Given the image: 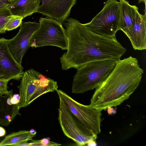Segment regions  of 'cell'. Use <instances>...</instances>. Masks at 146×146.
<instances>
[{
  "label": "cell",
  "mask_w": 146,
  "mask_h": 146,
  "mask_svg": "<svg viewBox=\"0 0 146 146\" xmlns=\"http://www.w3.org/2000/svg\"><path fill=\"white\" fill-rule=\"evenodd\" d=\"M11 97H9V98H8L7 99V103L10 105H13L12 104L11 101Z\"/></svg>",
  "instance_id": "26"
},
{
  "label": "cell",
  "mask_w": 146,
  "mask_h": 146,
  "mask_svg": "<svg viewBox=\"0 0 146 146\" xmlns=\"http://www.w3.org/2000/svg\"><path fill=\"white\" fill-rule=\"evenodd\" d=\"M23 67L19 64L11 53L7 39L0 38V78L9 81L21 78L24 72Z\"/></svg>",
  "instance_id": "10"
},
{
  "label": "cell",
  "mask_w": 146,
  "mask_h": 146,
  "mask_svg": "<svg viewBox=\"0 0 146 146\" xmlns=\"http://www.w3.org/2000/svg\"><path fill=\"white\" fill-rule=\"evenodd\" d=\"M31 141V142L27 143V146H56L61 145V144L50 141L47 138H44L38 140L32 139Z\"/></svg>",
  "instance_id": "19"
},
{
  "label": "cell",
  "mask_w": 146,
  "mask_h": 146,
  "mask_svg": "<svg viewBox=\"0 0 146 146\" xmlns=\"http://www.w3.org/2000/svg\"><path fill=\"white\" fill-rule=\"evenodd\" d=\"M23 19L20 16L12 15L5 25V31L12 30L20 26Z\"/></svg>",
  "instance_id": "18"
},
{
  "label": "cell",
  "mask_w": 146,
  "mask_h": 146,
  "mask_svg": "<svg viewBox=\"0 0 146 146\" xmlns=\"http://www.w3.org/2000/svg\"><path fill=\"white\" fill-rule=\"evenodd\" d=\"M139 3H140L141 2H143L145 3V5H146V0H137Z\"/></svg>",
  "instance_id": "28"
},
{
  "label": "cell",
  "mask_w": 146,
  "mask_h": 146,
  "mask_svg": "<svg viewBox=\"0 0 146 146\" xmlns=\"http://www.w3.org/2000/svg\"><path fill=\"white\" fill-rule=\"evenodd\" d=\"M144 15L139 13L132 27L125 34L135 50L146 49V9Z\"/></svg>",
  "instance_id": "12"
},
{
  "label": "cell",
  "mask_w": 146,
  "mask_h": 146,
  "mask_svg": "<svg viewBox=\"0 0 146 146\" xmlns=\"http://www.w3.org/2000/svg\"><path fill=\"white\" fill-rule=\"evenodd\" d=\"M12 96L15 99L19 100L20 96L19 95V94H15L13 95Z\"/></svg>",
  "instance_id": "25"
},
{
  "label": "cell",
  "mask_w": 146,
  "mask_h": 146,
  "mask_svg": "<svg viewBox=\"0 0 146 146\" xmlns=\"http://www.w3.org/2000/svg\"><path fill=\"white\" fill-rule=\"evenodd\" d=\"M120 16L119 30L125 34L133 26L139 13L138 8L135 5L129 4L125 0L119 1Z\"/></svg>",
  "instance_id": "13"
},
{
  "label": "cell",
  "mask_w": 146,
  "mask_h": 146,
  "mask_svg": "<svg viewBox=\"0 0 146 146\" xmlns=\"http://www.w3.org/2000/svg\"><path fill=\"white\" fill-rule=\"evenodd\" d=\"M39 26L31 40V47L52 46L67 50V37L62 24L52 18L40 17Z\"/></svg>",
  "instance_id": "6"
},
{
  "label": "cell",
  "mask_w": 146,
  "mask_h": 146,
  "mask_svg": "<svg viewBox=\"0 0 146 146\" xmlns=\"http://www.w3.org/2000/svg\"><path fill=\"white\" fill-rule=\"evenodd\" d=\"M6 133L5 129L2 127L0 126V137L4 136Z\"/></svg>",
  "instance_id": "23"
},
{
  "label": "cell",
  "mask_w": 146,
  "mask_h": 146,
  "mask_svg": "<svg viewBox=\"0 0 146 146\" xmlns=\"http://www.w3.org/2000/svg\"><path fill=\"white\" fill-rule=\"evenodd\" d=\"M143 73L136 58L130 56L118 61L96 88L90 104L102 110L120 105L137 88Z\"/></svg>",
  "instance_id": "2"
},
{
  "label": "cell",
  "mask_w": 146,
  "mask_h": 146,
  "mask_svg": "<svg viewBox=\"0 0 146 146\" xmlns=\"http://www.w3.org/2000/svg\"><path fill=\"white\" fill-rule=\"evenodd\" d=\"M12 15L7 7L0 9V33H5V25Z\"/></svg>",
  "instance_id": "17"
},
{
  "label": "cell",
  "mask_w": 146,
  "mask_h": 146,
  "mask_svg": "<svg viewBox=\"0 0 146 146\" xmlns=\"http://www.w3.org/2000/svg\"><path fill=\"white\" fill-rule=\"evenodd\" d=\"M56 91L59 100L90 133L94 135L100 133L102 110L95 108L91 104H82L60 90L57 89Z\"/></svg>",
  "instance_id": "5"
},
{
  "label": "cell",
  "mask_w": 146,
  "mask_h": 146,
  "mask_svg": "<svg viewBox=\"0 0 146 146\" xmlns=\"http://www.w3.org/2000/svg\"><path fill=\"white\" fill-rule=\"evenodd\" d=\"M117 62L111 60L95 61L77 69L72 84V93L82 94L96 88L112 71Z\"/></svg>",
  "instance_id": "3"
},
{
  "label": "cell",
  "mask_w": 146,
  "mask_h": 146,
  "mask_svg": "<svg viewBox=\"0 0 146 146\" xmlns=\"http://www.w3.org/2000/svg\"><path fill=\"white\" fill-rule=\"evenodd\" d=\"M96 140H93L90 141L87 144L88 146H96L97 143L95 141Z\"/></svg>",
  "instance_id": "24"
},
{
  "label": "cell",
  "mask_w": 146,
  "mask_h": 146,
  "mask_svg": "<svg viewBox=\"0 0 146 146\" xmlns=\"http://www.w3.org/2000/svg\"><path fill=\"white\" fill-rule=\"evenodd\" d=\"M119 1H121V0H119Z\"/></svg>",
  "instance_id": "29"
},
{
  "label": "cell",
  "mask_w": 146,
  "mask_h": 146,
  "mask_svg": "<svg viewBox=\"0 0 146 146\" xmlns=\"http://www.w3.org/2000/svg\"><path fill=\"white\" fill-rule=\"evenodd\" d=\"M39 24L35 22L22 21L17 34L11 39H7L11 53L16 62L21 65L23 57L31 47V39Z\"/></svg>",
  "instance_id": "9"
},
{
  "label": "cell",
  "mask_w": 146,
  "mask_h": 146,
  "mask_svg": "<svg viewBox=\"0 0 146 146\" xmlns=\"http://www.w3.org/2000/svg\"><path fill=\"white\" fill-rule=\"evenodd\" d=\"M36 135L31 133L29 131L22 130L13 132L6 136L0 143V146H16L20 143L31 140Z\"/></svg>",
  "instance_id": "16"
},
{
  "label": "cell",
  "mask_w": 146,
  "mask_h": 146,
  "mask_svg": "<svg viewBox=\"0 0 146 146\" xmlns=\"http://www.w3.org/2000/svg\"><path fill=\"white\" fill-rule=\"evenodd\" d=\"M18 87L19 102L17 104L19 109L25 107L41 95L53 92L57 89L56 82L33 69L24 72Z\"/></svg>",
  "instance_id": "4"
},
{
  "label": "cell",
  "mask_w": 146,
  "mask_h": 146,
  "mask_svg": "<svg viewBox=\"0 0 146 146\" xmlns=\"http://www.w3.org/2000/svg\"><path fill=\"white\" fill-rule=\"evenodd\" d=\"M11 0H0V9L7 7Z\"/></svg>",
  "instance_id": "21"
},
{
  "label": "cell",
  "mask_w": 146,
  "mask_h": 146,
  "mask_svg": "<svg viewBox=\"0 0 146 146\" xmlns=\"http://www.w3.org/2000/svg\"><path fill=\"white\" fill-rule=\"evenodd\" d=\"M63 23L68 43L66 52L60 57L61 68L77 69L88 63L111 60L117 61L126 49L116 37L102 36L90 31L78 21L71 18Z\"/></svg>",
  "instance_id": "1"
},
{
  "label": "cell",
  "mask_w": 146,
  "mask_h": 146,
  "mask_svg": "<svg viewBox=\"0 0 146 146\" xmlns=\"http://www.w3.org/2000/svg\"><path fill=\"white\" fill-rule=\"evenodd\" d=\"M9 80L3 78H0V94L9 95L12 97L13 91L7 90V83Z\"/></svg>",
  "instance_id": "20"
},
{
  "label": "cell",
  "mask_w": 146,
  "mask_h": 146,
  "mask_svg": "<svg viewBox=\"0 0 146 146\" xmlns=\"http://www.w3.org/2000/svg\"><path fill=\"white\" fill-rule=\"evenodd\" d=\"M36 12L54 19L62 24L69 16L76 0H40Z\"/></svg>",
  "instance_id": "11"
},
{
  "label": "cell",
  "mask_w": 146,
  "mask_h": 146,
  "mask_svg": "<svg viewBox=\"0 0 146 146\" xmlns=\"http://www.w3.org/2000/svg\"><path fill=\"white\" fill-rule=\"evenodd\" d=\"M9 97L11 96L0 94V125L5 126L10 124L17 115L20 114L17 104L10 105L7 103Z\"/></svg>",
  "instance_id": "15"
},
{
  "label": "cell",
  "mask_w": 146,
  "mask_h": 146,
  "mask_svg": "<svg viewBox=\"0 0 146 146\" xmlns=\"http://www.w3.org/2000/svg\"><path fill=\"white\" fill-rule=\"evenodd\" d=\"M120 3L116 0H107L102 10L89 23L83 24L90 31L99 35L115 38L119 30Z\"/></svg>",
  "instance_id": "7"
},
{
  "label": "cell",
  "mask_w": 146,
  "mask_h": 146,
  "mask_svg": "<svg viewBox=\"0 0 146 146\" xmlns=\"http://www.w3.org/2000/svg\"><path fill=\"white\" fill-rule=\"evenodd\" d=\"M11 101L12 105L17 104H18L20 102L19 99H15L12 96L11 98Z\"/></svg>",
  "instance_id": "22"
},
{
  "label": "cell",
  "mask_w": 146,
  "mask_h": 146,
  "mask_svg": "<svg viewBox=\"0 0 146 146\" xmlns=\"http://www.w3.org/2000/svg\"><path fill=\"white\" fill-rule=\"evenodd\" d=\"M58 111V119L63 133L77 145H85L90 141L96 140L97 135L90 133L60 100Z\"/></svg>",
  "instance_id": "8"
},
{
  "label": "cell",
  "mask_w": 146,
  "mask_h": 146,
  "mask_svg": "<svg viewBox=\"0 0 146 146\" xmlns=\"http://www.w3.org/2000/svg\"><path fill=\"white\" fill-rule=\"evenodd\" d=\"M31 133L34 135L36 134V131L34 129H31L29 131Z\"/></svg>",
  "instance_id": "27"
},
{
  "label": "cell",
  "mask_w": 146,
  "mask_h": 146,
  "mask_svg": "<svg viewBox=\"0 0 146 146\" xmlns=\"http://www.w3.org/2000/svg\"><path fill=\"white\" fill-rule=\"evenodd\" d=\"M40 0H11L7 7L13 15L23 18L36 13Z\"/></svg>",
  "instance_id": "14"
}]
</instances>
